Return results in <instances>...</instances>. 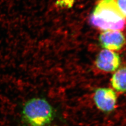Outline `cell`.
Listing matches in <instances>:
<instances>
[{"instance_id": "8992f818", "label": "cell", "mask_w": 126, "mask_h": 126, "mask_svg": "<svg viewBox=\"0 0 126 126\" xmlns=\"http://www.w3.org/2000/svg\"><path fill=\"white\" fill-rule=\"evenodd\" d=\"M111 83L117 91L126 92V67L120 68L114 73L111 78Z\"/></svg>"}, {"instance_id": "52a82bcc", "label": "cell", "mask_w": 126, "mask_h": 126, "mask_svg": "<svg viewBox=\"0 0 126 126\" xmlns=\"http://www.w3.org/2000/svg\"><path fill=\"white\" fill-rule=\"evenodd\" d=\"M120 13L126 17V0H112Z\"/></svg>"}, {"instance_id": "3957f363", "label": "cell", "mask_w": 126, "mask_h": 126, "mask_svg": "<svg viewBox=\"0 0 126 126\" xmlns=\"http://www.w3.org/2000/svg\"><path fill=\"white\" fill-rule=\"evenodd\" d=\"M94 100L98 109L104 112H109L115 109L117 95L111 89L99 88L94 92Z\"/></svg>"}, {"instance_id": "277c9868", "label": "cell", "mask_w": 126, "mask_h": 126, "mask_svg": "<svg viewBox=\"0 0 126 126\" xmlns=\"http://www.w3.org/2000/svg\"><path fill=\"white\" fill-rule=\"evenodd\" d=\"M121 63L119 55L113 51L104 49L98 55L96 60V65L98 68L107 72L116 70Z\"/></svg>"}, {"instance_id": "6da1fadb", "label": "cell", "mask_w": 126, "mask_h": 126, "mask_svg": "<svg viewBox=\"0 0 126 126\" xmlns=\"http://www.w3.org/2000/svg\"><path fill=\"white\" fill-rule=\"evenodd\" d=\"M90 22L105 31L123 30L126 24L125 17L112 0H100L98 2L90 16Z\"/></svg>"}, {"instance_id": "5b68a950", "label": "cell", "mask_w": 126, "mask_h": 126, "mask_svg": "<svg viewBox=\"0 0 126 126\" xmlns=\"http://www.w3.org/2000/svg\"><path fill=\"white\" fill-rule=\"evenodd\" d=\"M99 40L102 47L110 50L120 49L126 42L124 35L118 30L104 31L100 35Z\"/></svg>"}, {"instance_id": "7a4b0ae2", "label": "cell", "mask_w": 126, "mask_h": 126, "mask_svg": "<svg viewBox=\"0 0 126 126\" xmlns=\"http://www.w3.org/2000/svg\"><path fill=\"white\" fill-rule=\"evenodd\" d=\"M54 109L45 98L34 97L22 107V120L26 126H46L54 120Z\"/></svg>"}]
</instances>
